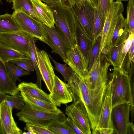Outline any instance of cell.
Segmentation results:
<instances>
[{
	"mask_svg": "<svg viewBox=\"0 0 134 134\" xmlns=\"http://www.w3.org/2000/svg\"><path fill=\"white\" fill-rule=\"evenodd\" d=\"M112 91V107L124 103L133 104L130 77L122 67H114L109 76Z\"/></svg>",
	"mask_w": 134,
	"mask_h": 134,
	"instance_id": "cell-1",
	"label": "cell"
},
{
	"mask_svg": "<svg viewBox=\"0 0 134 134\" xmlns=\"http://www.w3.org/2000/svg\"><path fill=\"white\" fill-rule=\"evenodd\" d=\"M53 14L54 24L69 48L77 45L75 21L71 8L49 5Z\"/></svg>",
	"mask_w": 134,
	"mask_h": 134,
	"instance_id": "cell-2",
	"label": "cell"
},
{
	"mask_svg": "<svg viewBox=\"0 0 134 134\" xmlns=\"http://www.w3.org/2000/svg\"><path fill=\"white\" fill-rule=\"evenodd\" d=\"M16 115L21 121L46 128L53 122H63L66 118L59 109L53 111L38 110L32 109L26 102L23 109Z\"/></svg>",
	"mask_w": 134,
	"mask_h": 134,
	"instance_id": "cell-3",
	"label": "cell"
},
{
	"mask_svg": "<svg viewBox=\"0 0 134 134\" xmlns=\"http://www.w3.org/2000/svg\"><path fill=\"white\" fill-rule=\"evenodd\" d=\"M107 83L93 89H89L86 93L80 95V99L84 103L88 113L92 132L97 128L103 97Z\"/></svg>",
	"mask_w": 134,
	"mask_h": 134,
	"instance_id": "cell-4",
	"label": "cell"
},
{
	"mask_svg": "<svg viewBox=\"0 0 134 134\" xmlns=\"http://www.w3.org/2000/svg\"><path fill=\"white\" fill-rule=\"evenodd\" d=\"M121 2L113 1L107 12L104 26L101 34L99 56L105 55L110 43L118 19L124 11Z\"/></svg>",
	"mask_w": 134,
	"mask_h": 134,
	"instance_id": "cell-5",
	"label": "cell"
},
{
	"mask_svg": "<svg viewBox=\"0 0 134 134\" xmlns=\"http://www.w3.org/2000/svg\"><path fill=\"white\" fill-rule=\"evenodd\" d=\"M36 39L23 31L11 33H0V43L30 57L31 42Z\"/></svg>",
	"mask_w": 134,
	"mask_h": 134,
	"instance_id": "cell-6",
	"label": "cell"
},
{
	"mask_svg": "<svg viewBox=\"0 0 134 134\" xmlns=\"http://www.w3.org/2000/svg\"><path fill=\"white\" fill-rule=\"evenodd\" d=\"M12 15L22 30L46 43L47 33L44 25L41 22L20 11H14Z\"/></svg>",
	"mask_w": 134,
	"mask_h": 134,
	"instance_id": "cell-7",
	"label": "cell"
},
{
	"mask_svg": "<svg viewBox=\"0 0 134 134\" xmlns=\"http://www.w3.org/2000/svg\"><path fill=\"white\" fill-rule=\"evenodd\" d=\"M110 65L104 55L101 54L94 63L87 76L82 80L86 86L92 90L107 83L108 70Z\"/></svg>",
	"mask_w": 134,
	"mask_h": 134,
	"instance_id": "cell-8",
	"label": "cell"
},
{
	"mask_svg": "<svg viewBox=\"0 0 134 134\" xmlns=\"http://www.w3.org/2000/svg\"><path fill=\"white\" fill-rule=\"evenodd\" d=\"M71 9L75 19L93 42L94 12L93 6L89 1L85 0L84 5H78L75 3Z\"/></svg>",
	"mask_w": 134,
	"mask_h": 134,
	"instance_id": "cell-9",
	"label": "cell"
},
{
	"mask_svg": "<svg viewBox=\"0 0 134 134\" xmlns=\"http://www.w3.org/2000/svg\"><path fill=\"white\" fill-rule=\"evenodd\" d=\"M65 113L83 134L91 133L88 113L82 101L79 100L66 105Z\"/></svg>",
	"mask_w": 134,
	"mask_h": 134,
	"instance_id": "cell-10",
	"label": "cell"
},
{
	"mask_svg": "<svg viewBox=\"0 0 134 134\" xmlns=\"http://www.w3.org/2000/svg\"><path fill=\"white\" fill-rule=\"evenodd\" d=\"M131 110L130 103L116 105L112 109L111 119L114 133L127 134L130 122L129 117Z\"/></svg>",
	"mask_w": 134,
	"mask_h": 134,
	"instance_id": "cell-11",
	"label": "cell"
},
{
	"mask_svg": "<svg viewBox=\"0 0 134 134\" xmlns=\"http://www.w3.org/2000/svg\"><path fill=\"white\" fill-rule=\"evenodd\" d=\"M63 61L82 80L87 76L88 67L78 45L74 47L68 48L65 58Z\"/></svg>",
	"mask_w": 134,
	"mask_h": 134,
	"instance_id": "cell-12",
	"label": "cell"
},
{
	"mask_svg": "<svg viewBox=\"0 0 134 134\" xmlns=\"http://www.w3.org/2000/svg\"><path fill=\"white\" fill-rule=\"evenodd\" d=\"M36 59L42 80L50 93L51 92L55 75L47 53L43 50L37 52Z\"/></svg>",
	"mask_w": 134,
	"mask_h": 134,
	"instance_id": "cell-13",
	"label": "cell"
},
{
	"mask_svg": "<svg viewBox=\"0 0 134 134\" xmlns=\"http://www.w3.org/2000/svg\"><path fill=\"white\" fill-rule=\"evenodd\" d=\"M112 109L111 83L109 80L103 97L97 129L100 127L113 129L111 119Z\"/></svg>",
	"mask_w": 134,
	"mask_h": 134,
	"instance_id": "cell-14",
	"label": "cell"
},
{
	"mask_svg": "<svg viewBox=\"0 0 134 134\" xmlns=\"http://www.w3.org/2000/svg\"><path fill=\"white\" fill-rule=\"evenodd\" d=\"M13 109L4 101L0 103V134L23 133L13 118Z\"/></svg>",
	"mask_w": 134,
	"mask_h": 134,
	"instance_id": "cell-15",
	"label": "cell"
},
{
	"mask_svg": "<svg viewBox=\"0 0 134 134\" xmlns=\"http://www.w3.org/2000/svg\"><path fill=\"white\" fill-rule=\"evenodd\" d=\"M49 96L50 99L57 106L60 107L62 104H66L73 101L67 83L56 75L54 77L52 91Z\"/></svg>",
	"mask_w": 134,
	"mask_h": 134,
	"instance_id": "cell-16",
	"label": "cell"
},
{
	"mask_svg": "<svg viewBox=\"0 0 134 134\" xmlns=\"http://www.w3.org/2000/svg\"><path fill=\"white\" fill-rule=\"evenodd\" d=\"M46 33L48 44L53 52L59 55L64 60L69 48L55 26L50 28L44 25Z\"/></svg>",
	"mask_w": 134,
	"mask_h": 134,
	"instance_id": "cell-17",
	"label": "cell"
},
{
	"mask_svg": "<svg viewBox=\"0 0 134 134\" xmlns=\"http://www.w3.org/2000/svg\"><path fill=\"white\" fill-rule=\"evenodd\" d=\"M130 32L127 26L122 35L119 42L104 55L107 61L114 67H122L124 60L122 54V48L125 40Z\"/></svg>",
	"mask_w": 134,
	"mask_h": 134,
	"instance_id": "cell-18",
	"label": "cell"
},
{
	"mask_svg": "<svg viewBox=\"0 0 134 134\" xmlns=\"http://www.w3.org/2000/svg\"><path fill=\"white\" fill-rule=\"evenodd\" d=\"M31 0L34 9L40 22L48 27H55L53 13L49 5L40 0Z\"/></svg>",
	"mask_w": 134,
	"mask_h": 134,
	"instance_id": "cell-19",
	"label": "cell"
},
{
	"mask_svg": "<svg viewBox=\"0 0 134 134\" xmlns=\"http://www.w3.org/2000/svg\"><path fill=\"white\" fill-rule=\"evenodd\" d=\"M75 24L77 45L83 55L88 68L93 41L76 19Z\"/></svg>",
	"mask_w": 134,
	"mask_h": 134,
	"instance_id": "cell-20",
	"label": "cell"
},
{
	"mask_svg": "<svg viewBox=\"0 0 134 134\" xmlns=\"http://www.w3.org/2000/svg\"><path fill=\"white\" fill-rule=\"evenodd\" d=\"M0 90L13 95L20 91L14 82L9 77L4 63L0 59Z\"/></svg>",
	"mask_w": 134,
	"mask_h": 134,
	"instance_id": "cell-21",
	"label": "cell"
},
{
	"mask_svg": "<svg viewBox=\"0 0 134 134\" xmlns=\"http://www.w3.org/2000/svg\"><path fill=\"white\" fill-rule=\"evenodd\" d=\"M18 87L20 92L44 102L54 104L50 99L49 94L39 88L35 83L23 82L19 84Z\"/></svg>",
	"mask_w": 134,
	"mask_h": 134,
	"instance_id": "cell-22",
	"label": "cell"
},
{
	"mask_svg": "<svg viewBox=\"0 0 134 134\" xmlns=\"http://www.w3.org/2000/svg\"><path fill=\"white\" fill-rule=\"evenodd\" d=\"M20 92L25 102L34 109L44 111H53L58 109L57 106L53 104L44 102L23 92Z\"/></svg>",
	"mask_w": 134,
	"mask_h": 134,
	"instance_id": "cell-23",
	"label": "cell"
},
{
	"mask_svg": "<svg viewBox=\"0 0 134 134\" xmlns=\"http://www.w3.org/2000/svg\"><path fill=\"white\" fill-rule=\"evenodd\" d=\"M21 30L12 14L6 13L0 15V33H11Z\"/></svg>",
	"mask_w": 134,
	"mask_h": 134,
	"instance_id": "cell-24",
	"label": "cell"
},
{
	"mask_svg": "<svg viewBox=\"0 0 134 134\" xmlns=\"http://www.w3.org/2000/svg\"><path fill=\"white\" fill-rule=\"evenodd\" d=\"M94 7V9L93 22L94 39L93 42L101 34L106 17L102 9L99 0L97 5Z\"/></svg>",
	"mask_w": 134,
	"mask_h": 134,
	"instance_id": "cell-25",
	"label": "cell"
},
{
	"mask_svg": "<svg viewBox=\"0 0 134 134\" xmlns=\"http://www.w3.org/2000/svg\"><path fill=\"white\" fill-rule=\"evenodd\" d=\"M12 8L15 11L23 12L40 21L36 13L31 0H13Z\"/></svg>",
	"mask_w": 134,
	"mask_h": 134,
	"instance_id": "cell-26",
	"label": "cell"
},
{
	"mask_svg": "<svg viewBox=\"0 0 134 134\" xmlns=\"http://www.w3.org/2000/svg\"><path fill=\"white\" fill-rule=\"evenodd\" d=\"M127 26L126 18L123 16L122 13L118 19L110 43L105 55L118 43Z\"/></svg>",
	"mask_w": 134,
	"mask_h": 134,
	"instance_id": "cell-27",
	"label": "cell"
},
{
	"mask_svg": "<svg viewBox=\"0 0 134 134\" xmlns=\"http://www.w3.org/2000/svg\"><path fill=\"white\" fill-rule=\"evenodd\" d=\"M27 57L20 52L0 43V59L3 63L17 59Z\"/></svg>",
	"mask_w": 134,
	"mask_h": 134,
	"instance_id": "cell-28",
	"label": "cell"
},
{
	"mask_svg": "<svg viewBox=\"0 0 134 134\" xmlns=\"http://www.w3.org/2000/svg\"><path fill=\"white\" fill-rule=\"evenodd\" d=\"M81 78L75 72L67 82L69 90L74 102L80 99L79 83Z\"/></svg>",
	"mask_w": 134,
	"mask_h": 134,
	"instance_id": "cell-29",
	"label": "cell"
},
{
	"mask_svg": "<svg viewBox=\"0 0 134 134\" xmlns=\"http://www.w3.org/2000/svg\"><path fill=\"white\" fill-rule=\"evenodd\" d=\"M4 63L9 77L15 83L19 77L29 75L30 74L29 72L24 70L22 68L13 63L9 62Z\"/></svg>",
	"mask_w": 134,
	"mask_h": 134,
	"instance_id": "cell-30",
	"label": "cell"
},
{
	"mask_svg": "<svg viewBox=\"0 0 134 134\" xmlns=\"http://www.w3.org/2000/svg\"><path fill=\"white\" fill-rule=\"evenodd\" d=\"M11 96L7 95L4 100L5 103L13 109L21 110L25 105V102L20 92Z\"/></svg>",
	"mask_w": 134,
	"mask_h": 134,
	"instance_id": "cell-31",
	"label": "cell"
},
{
	"mask_svg": "<svg viewBox=\"0 0 134 134\" xmlns=\"http://www.w3.org/2000/svg\"><path fill=\"white\" fill-rule=\"evenodd\" d=\"M38 49L36 47L34 40L32 41L30 44V57L36 73L37 80L35 84L41 89L42 77L40 72L37 63L36 56Z\"/></svg>",
	"mask_w": 134,
	"mask_h": 134,
	"instance_id": "cell-32",
	"label": "cell"
},
{
	"mask_svg": "<svg viewBox=\"0 0 134 134\" xmlns=\"http://www.w3.org/2000/svg\"><path fill=\"white\" fill-rule=\"evenodd\" d=\"M101 34L92 43L88 69V72L91 70L95 62L99 56L101 45Z\"/></svg>",
	"mask_w": 134,
	"mask_h": 134,
	"instance_id": "cell-33",
	"label": "cell"
},
{
	"mask_svg": "<svg viewBox=\"0 0 134 134\" xmlns=\"http://www.w3.org/2000/svg\"><path fill=\"white\" fill-rule=\"evenodd\" d=\"M48 55L55 66V67H53L54 69L61 74L64 78L65 82H68L73 75L74 72L69 66H68L66 64H62L58 63L49 55Z\"/></svg>",
	"mask_w": 134,
	"mask_h": 134,
	"instance_id": "cell-34",
	"label": "cell"
},
{
	"mask_svg": "<svg viewBox=\"0 0 134 134\" xmlns=\"http://www.w3.org/2000/svg\"><path fill=\"white\" fill-rule=\"evenodd\" d=\"M126 24L130 33L134 32V1H128L126 9Z\"/></svg>",
	"mask_w": 134,
	"mask_h": 134,
	"instance_id": "cell-35",
	"label": "cell"
},
{
	"mask_svg": "<svg viewBox=\"0 0 134 134\" xmlns=\"http://www.w3.org/2000/svg\"><path fill=\"white\" fill-rule=\"evenodd\" d=\"M8 62L15 64L29 72H33L34 71V68L30 58H19L12 60Z\"/></svg>",
	"mask_w": 134,
	"mask_h": 134,
	"instance_id": "cell-36",
	"label": "cell"
},
{
	"mask_svg": "<svg viewBox=\"0 0 134 134\" xmlns=\"http://www.w3.org/2000/svg\"><path fill=\"white\" fill-rule=\"evenodd\" d=\"M47 129L53 134H73L71 131L64 126L62 123L58 122L52 123Z\"/></svg>",
	"mask_w": 134,
	"mask_h": 134,
	"instance_id": "cell-37",
	"label": "cell"
},
{
	"mask_svg": "<svg viewBox=\"0 0 134 134\" xmlns=\"http://www.w3.org/2000/svg\"><path fill=\"white\" fill-rule=\"evenodd\" d=\"M62 124L70 130L73 134H83L73 121L68 116L66 117L65 121L62 123Z\"/></svg>",
	"mask_w": 134,
	"mask_h": 134,
	"instance_id": "cell-38",
	"label": "cell"
},
{
	"mask_svg": "<svg viewBox=\"0 0 134 134\" xmlns=\"http://www.w3.org/2000/svg\"><path fill=\"white\" fill-rule=\"evenodd\" d=\"M26 124L32 129L35 134H53L52 132L45 127L27 123Z\"/></svg>",
	"mask_w": 134,
	"mask_h": 134,
	"instance_id": "cell-39",
	"label": "cell"
},
{
	"mask_svg": "<svg viewBox=\"0 0 134 134\" xmlns=\"http://www.w3.org/2000/svg\"><path fill=\"white\" fill-rule=\"evenodd\" d=\"M99 1L102 9L106 17L107 12L111 7L113 2V0H99Z\"/></svg>",
	"mask_w": 134,
	"mask_h": 134,
	"instance_id": "cell-40",
	"label": "cell"
},
{
	"mask_svg": "<svg viewBox=\"0 0 134 134\" xmlns=\"http://www.w3.org/2000/svg\"><path fill=\"white\" fill-rule=\"evenodd\" d=\"M134 38H133L132 41V45L128 53V61L127 64L128 67L130 66L131 64H132L134 63Z\"/></svg>",
	"mask_w": 134,
	"mask_h": 134,
	"instance_id": "cell-41",
	"label": "cell"
},
{
	"mask_svg": "<svg viewBox=\"0 0 134 134\" xmlns=\"http://www.w3.org/2000/svg\"><path fill=\"white\" fill-rule=\"evenodd\" d=\"M93 134H113L114 133V129H113L100 127L98 128L92 132Z\"/></svg>",
	"mask_w": 134,
	"mask_h": 134,
	"instance_id": "cell-42",
	"label": "cell"
},
{
	"mask_svg": "<svg viewBox=\"0 0 134 134\" xmlns=\"http://www.w3.org/2000/svg\"><path fill=\"white\" fill-rule=\"evenodd\" d=\"M60 5L62 7L71 8L75 3L74 0H59Z\"/></svg>",
	"mask_w": 134,
	"mask_h": 134,
	"instance_id": "cell-43",
	"label": "cell"
},
{
	"mask_svg": "<svg viewBox=\"0 0 134 134\" xmlns=\"http://www.w3.org/2000/svg\"><path fill=\"white\" fill-rule=\"evenodd\" d=\"M49 5H60L59 0H40Z\"/></svg>",
	"mask_w": 134,
	"mask_h": 134,
	"instance_id": "cell-44",
	"label": "cell"
},
{
	"mask_svg": "<svg viewBox=\"0 0 134 134\" xmlns=\"http://www.w3.org/2000/svg\"><path fill=\"white\" fill-rule=\"evenodd\" d=\"M134 127L132 122H130L128 126L127 134H133Z\"/></svg>",
	"mask_w": 134,
	"mask_h": 134,
	"instance_id": "cell-45",
	"label": "cell"
},
{
	"mask_svg": "<svg viewBox=\"0 0 134 134\" xmlns=\"http://www.w3.org/2000/svg\"><path fill=\"white\" fill-rule=\"evenodd\" d=\"M7 95L0 90V103L4 100Z\"/></svg>",
	"mask_w": 134,
	"mask_h": 134,
	"instance_id": "cell-46",
	"label": "cell"
},
{
	"mask_svg": "<svg viewBox=\"0 0 134 134\" xmlns=\"http://www.w3.org/2000/svg\"><path fill=\"white\" fill-rule=\"evenodd\" d=\"M85 0H74L75 3L78 5H83L85 4Z\"/></svg>",
	"mask_w": 134,
	"mask_h": 134,
	"instance_id": "cell-47",
	"label": "cell"
},
{
	"mask_svg": "<svg viewBox=\"0 0 134 134\" xmlns=\"http://www.w3.org/2000/svg\"><path fill=\"white\" fill-rule=\"evenodd\" d=\"M89 1L93 7H94L97 5L98 0H89Z\"/></svg>",
	"mask_w": 134,
	"mask_h": 134,
	"instance_id": "cell-48",
	"label": "cell"
},
{
	"mask_svg": "<svg viewBox=\"0 0 134 134\" xmlns=\"http://www.w3.org/2000/svg\"><path fill=\"white\" fill-rule=\"evenodd\" d=\"M7 2H8L9 3H11L12 2L13 0H6Z\"/></svg>",
	"mask_w": 134,
	"mask_h": 134,
	"instance_id": "cell-49",
	"label": "cell"
},
{
	"mask_svg": "<svg viewBox=\"0 0 134 134\" xmlns=\"http://www.w3.org/2000/svg\"><path fill=\"white\" fill-rule=\"evenodd\" d=\"M1 0H0V3L1 2Z\"/></svg>",
	"mask_w": 134,
	"mask_h": 134,
	"instance_id": "cell-50",
	"label": "cell"
},
{
	"mask_svg": "<svg viewBox=\"0 0 134 134\" xmlns=\"http://www.w3.org/2000/svg\"><path fill=\"white\" fill-rule=\"evenodd\" d=\"M133 1H134V0H132Z\"/></svg>",
	"mask_w": 134,
	"mask_h": 134,
	"instance_id": "cell-51",
	"label": "cell"
},
{
	"mask_svg": "<svg viewBox=\"0 0 134 134\" xmlns=\"http://www.w3.org/2000/svg\"><path fill=\"white\" fill-rule=\"evenodd\" d=\"M88 0L89 1H89V0Z\"/></svg>",
	"mask_w": 134,
	"mask_h": 134,
	"instance_id": "cell-52",
	"label": "cell"
}]
</instances>
